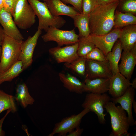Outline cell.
<instances>
[{"instance_id":"6da1fadb","label":"cell","mask_w":136,"mask_h":136,"mask_svg":"<svg viewBox=\"0 0 136 136\" xmlns=\"http://www.w3.org/2000/svg\"><path fill=\"white\" fill-rule=\"evenodd\" d=\"M119 3L117 0L105 5H98L89 14V25L90 34H106L113 28L115 13Z\"/></svg>"},{"instance_id":"7a4b0ae2","label":"cell","mask_w":136,"mask_h":136,"mask_svg":"<svg viewBox=\"0 0 136 136\" xmlns=\"http://www.w3.org/2000/svg\"><path fill=\"white\" fill-rule=\"evenodd\" d=\"M38 19V29L46 32L49 27L59 28L64 25L66 20L61 16H55L51 13L46 2L38 0H28Z\"/></svg>"},{"instance_id":"3957f363","label":"cell","mask_w":136,"mask_h":136,"mask_svg":"<svg viewBox=\"0 0 136 136\" xmlns=\"http://www.w3.org/2000/svg\"><path fill=\"white\" fill-rule=\"evenodd\" d=\"M104 108L110 117L112 132L110 135H129L128 131L130 126L126 111L121 106H116L111 101L107 103Z\"/></svg>"},{"instance_id":"277c9868","label":"cell","mask_w":136,"mask_h":136,"mask_svg":"<svg viewBox=\"0 0 136 136\" xmlns=\"http://www.w3.org/2000/svg\"><path fill=\"white\" fill-rule=\"evenodd\" d=\"M22 41L17 40L5 34L2 45L0 75L18 61Z\"/></svg>"},{"instance_id":"5b68a950","label":"cell","mask_w":136,"mask_h":136,"mask_svg":"<svg viewBox=\"0 0 136 136\" xmlns=\"http://www.w3.org/2000/svg\"><path fill=\"white\" fill-rule=\"evenodd\" d=\"M16 25L26 30L30 28L36 22V15L28 0H18L13 17Z\"/></svg>"},{"instance_id":"8992f818","label":"cell","mask_w":136,"mask_h":136,"mask_svg":"<svg viewBox=\"0 0 136 136\" xmlns=\"http://www.w3.org/2000/svg\"><path fill=\"white\" fill-rule=\"evenodd\" d=\"M110 101V97L106 93H88L81 105L84 109L87 108L94 113L97 115L99 123L104 124L106 123L105 117L106 114L104 113V106Z\"/></svg>"},{"instance_id":"52a82bcc","label":"cell","mask_w":136,"mask_h":136,"mask_svg":"<svg viewBox=\"0 0 136 136\" xmlns=\"http://www.w3.org/2000/svg\"><path fill=\"white\" fill-rule=\"evenodd\" d=\"M79 37L75 32L74 29L71 30H64L54 27H50L46 33L42 36L45 42L54 41L57 46L70 45L78 43Z\"/></svg>"},{"instance_id":"ba28073f","label":"cell","mask_w":136,"mask_h":136,"mask_svg":"<svg viewBox=\"0 0 136 136\" xmlns=\"http://www.w3.org/2000/svg\"><path fill=\"white\" fill-rule=\"evenodd\" d=\"M121 29L114 28L105 35H97L90 34L87 37L84 38L93 43L106 56L111 51L116 42L119 38Z\"/></svg>"},{"instance_id":"9c48e42d","label":"cell","mask_w":136,"mask_h":136,"mask_svg":"<svg viewBox=\"0 0 136 136\" xmlns=\"http://www.w3.org/2000/svg\"><path fill=\"white\" fill-rule=\"evenodd\" d=\"M90 112L88 109H84L77 114L63 118L55 124L53 131L48 136H53L56 134H58V136H66L67 133L79 126L82 118Z\"/></svg>"},{"instance_id":"30bf717a","label":"cell","mask_w":136,"mask_h":136,"mask_svg":"<svg viewBox=\"0 0 136 136\" xmlns=\"http://www.w3.org/2000/svg\"><path fill=\"white\" fill-rule=\"evenodd\" d=\"M42 30L38 29L32 36H29L25 41L22 42L21 50L18 61H22L23 70L32 64L33 52Z\"/></svg>"},{"instance_id":"8fae6325","label":"cell","mask_w":136,"mask_h":136,"mask_svg":"<svg viewBox=\"0 0 136 136\" xmlns=\"http://www.w3.org/2000/svg\"><path fill=\"white\" fill-rule=\"evenodd\" d=\"M112 76L108 62L86 59L85 78L110 79Z\"/></svg>"},{"instance_id":"7c38bea8","label":"cell","mask_w":136,"mask_h":136,"mask_svg":"<svg viewBox=\"0 0 136 136\" xmlns=\"http://www.w3.org/2000/svg\"><path fill=\"white\" fill-rule=\"evenodd\" d=\"M78 42L63 47L57 46L50 48L49 52L58 63H70L79 57L77 53Z\"/></svg>"},{"instance_id":"4fadbf2b","label":"cell","mask_w":136,"mask_h":136,"mask_svg":"<svg viewBox=\"0 0 136 136\" xmlns=\"http://www.w3.org/2000/svg\"><path fill=\"white\" fill-rule=\"evenodd\" d=\"M121 63L118 65L119 72L130 80L136 64V44L129 51L122 52Z\"/></svg>"},{"instance_id":"5bb4252c","label":"cell","mask_w":136,"mask_h":136,"mask_svg":"<svg viewBox=\"0 0 136 136\" xmlns=\"http://www.w3.org/2000/svg\"><path fill=\"white\" fill-rule=\"evenodd\" d=\"M12 17L11 14L3 8L0 10V24L5 34L17 40L22 41L23 37Z\"/></svg>"},{"instance_id":"9a60e30c","label":"cell","mask_w":136,"mask_h":136,"mask_svg":"<svg viewBox=\"0 0 136 136\" xmlns=\"http://www.w3.org/2000/svg\"><path fill=\"white\" fill-rule=\"evenodd\" d=\"M131 85L129 80L119 72L109 79L108 92L112 97L117 98L123 95Z\"/></svg>"},{"instance_id":"2e32d148","label":"cell","mask_w":136,"mask_h":136,"mask_svg":"<svg viewBox=\"0 0 136 136\" xmlns=\"http://www.w3.org/2000/svg\"><path fill=\"white\" fill-rule=\"evenodd\" d=\"M134 89L131 86L129 87L125 92L120 96L116 98H110V101L115 104H119L121 106L127 113L130 126L136 124L132 112V105L134 99Z\"/></svg>"},{"instance_id":"e0dca14e","label":"cell","mask_w":136,"mask_h":136,"mask_svg":"<svg viewBox=\"0 0 136 136\" xmlns=\"http://www.w3.org/2000/svg\"><path fill=\"white\" fill-rule=\"evenodd\" d=\"M83 92L88 93L103 94L108 91L109 79L85 78Z\"/></svg>"},{"instance_id":"ac0fdd59","label":"cell","mask_w":136,"mask_h":136,"mask_svg":"<svg viewBox=\"0 0 136 136\" xmlns=\"http://www.w3.org/2000/svg\"><path fill=\"white\" fill-rule=\"evenodd\" d=\"M46 2L51 14L55 16L63 15L72 18L80 13L74 7L66 5L60 0H50Z\"/></svg>"},{"instance_id":"d6986e66","label":"cell","mask_w":136,"mask_h":136,"mask_svg":"<svg viewBox=\"0 0 136 136\" xmlns=\"http://www.w3.org/2000/svg\"><path fill=\"white\" fill-rule=\"evenodd\" d=\"M119 39L123 51L130 50L136 44V24L129 25L122 28Z\"/></svg>"},{"instance_id":"ffe728a7","label":"cell","mask_w":136,"mask_h":136,"mask_svg":"<svg viewBox=\"0 0 136 136\" xmlns=\"http://www.w3.org/2000/svg\"><path fill=\"white\" fill-rule=\"evenodd\" d=\"M59 76L64 87L69 91L78 94L83 93L84 82H81L77 77L69 73H60Z\"/></svg>"},{"instance_id":"44dd1931","label":"cell","mask_w":136,"mask_h":136,"mask_svg":"<svg viewBox=\"0 0 136 136\" xmlns=\"http://www.w3.org/2000/svg\"><path fill=\"white\" fill-rule=\"evenodd\" d=\"M123 49L119 39L116 42L111 51L106 56L113 75L119 72L118 63Z\"/></svg>"},{"instance_id":"7402d4cb","label":"cell","mask_w":136,"mask_h":136,"mask_svg":"<svg viewBox=\"0 0 136 136\" xmlns=\"http://www.w3.org/2000/svg\"><path fill=\"white\" fill-rule=\"evenodd\" d=\"M72 19L75 26L79 31V37H86L90 34L89 25V14L80 13Z\"/></svg>"},{"instance_id":"603a6c76","label":"cell","mask_w":136,"mask_h":136,"mask_svg":"<svg viewBox=\"0 0 136 136\" xmlns=\"http://www.w3.org/2000/svg\"><path fill=\"white\" fill-rule=\"evenodd\" d=\"M132 24H136L135 15L130 13L122 12L116 9L113 28L121 29Z\"/></svg>"},{"instance_id":"cb8c5ba5","label":"cell","mask_w":136,"mask_h":136,"mask_svg":"<svg viewBox=\"0 0 136 136\" xmlns=\"http://www.w3.org/2000/svg\"><path fill=\"white\" fill-rule=\"evenodd\" d=\"M15 99L24 108L33 104L35 100L29 94L27 87L24 83L18 85L16 89Z\"/></svg>"},{"instance_id":"d4e9b609","label":"cell","mask_w":136,"mask_h":136,"mask_svg":"<svg viewBox=\"0 0 136 136\" xmlns=\"http://www.w3.org/2000/svg\"><path fill=\"white\" fill-rule=\"evenodd\" d=\"M22 61H18L5 72L0 75V85L6 81L10 82L18 76L23 71Z\"/></svg>"},{"instance_id":"484cf974","label":"cell","mask_w":136,"mask_h":136,"mask_svg":"<svg viewBox=\"0 0 136 136\" xmlns=\"http://www.w3.org/2000/svg\"><path fill=\"white\" fill-rule=\"evenodd\" d=\"M8 109L11 110L13 113L17 111L14 97L0 89V114Z\"/></svg>"},{"instance_id":"4316f807","label":"cell","mask_w":136,"mask_h":136,"mask_svg":"<svg viewBox=\"0 0 136 136\" xmlns=\"http://www.w3.org/2000/svg\"><path fill=\"white\" fill-rule=\"evenodd\" d=\"M86 59L81 57L70 63H65L64 65L80 75L85 76L86 74Z\"/></svg>"},{"instance_id":"83f0119b","label":"cell","mask_w":136,"mask_h":136,"mask_svg":"<svg viewBox=\"0 0 136 136\" xmlns=\"http://www.w3.org/2000/svg\"><path fill=\"white\" fill-rule=\"evenodd\" d=\"M79 40L77 54L79 56L84 58L86 56L96 47L93 43L84 37H79Z\"/></svg>"},{"instance_id":"f1b7e54d","label":"cell","mask_w":136,"mask_h":136,"mask_svg":"<svg viewBox=\"0 0 136 136\" xmlns=\"http://www.w3.org/2000/svg\"><path fill=\"white\" fill-rule=\"evenodd\" d=\"M116 9L123 13L129 12L135 15L136 0H118Z\"/></svg>"},{"instance_id":"f546056e","label":"cell","mask_w":136,"mask_h":136,"mask_svg":"<svg viewBox=\"0 0 136 136\" xmlns=\"http://www.w3.org/2000/svg\"><path fill=\"white\" fill-rule=\"evenodd\" d=\"M84 58L86 59L108 62L106 58V56L103 52L96 47L89 52Z\"/></svg>"},{"instance_id":"4dcf8cb0","label":"cell","mask_w":136,"mask_h":136,"mask_svg":"<svg viewBox=\"0 0 136 136\" xmlns=\"http://www.w3.org/2000/svg\"><path fill=\"white\" fill-rule=\"evenodd\" d=\"M98 5L97 0H82V13L89 14Z\"/></svg>"},{"instance_id":"1f68e13d","label":"cell","mask_w":136,"mask_h":136,"mask_svg":"<svg viewBox=\"0 0 136 136\" xmlns=\"http://www.w3.org/2000/svg\"><path fill=\"white\" fill-rule=\"evenodd\" d=\"M18 0H3L4 9L9 12L13 17Z\"/></svg>"},{"instance_id":"d6a6232c","label":"cell","mask_w":136,"mask_h":136,"mask_svg":"<svg viewBox=\"0 0 136 136\" xmlns=\"http://www.w3.org/2000/svg\"><path fill=\"white\" fill-rule=\"evenodd\" d=\"M65 4H70L80 12L82 13V0H60Z\"/></svg>"},{"instance_id":"836d02e7","label":"cell","mask_w":136,"mask_h":136,"mask_svg":"<svg viewBox=\"0 0 136 136\" xmlns=\"http://www.w3.org/2000/svg\"><path fill=\"white\" fill-rule=\"evenodd\" d=\"M83 131V128H81L79 126L76 128V129L69 132L67 136H80Z\"/></svg>"},{"instance_id":"e575fe53","label":"cell","mask_w":136,"mask_h":136,"mask_svg":"<svg viewBox=\"0 0 136 136\" xmlns=\"http://www.w3.org/2000/svg\"><path fill=\"white\" fill-rule=\"evenodd\" d=\"M11 111V110L10 109L7 110L6 113L4 116L0 120V136H4L5 135V132L2 129V125L4 121L6 116Z\"/></svg>"},{"instance_id":"d590c367","label":"cell","mask_w":136,"mask_h":136,"mask_svg":"<svg viewBox=\"0 0 136 136\" xmlns=\"http://www.w3.org/2000/svg\"><path fill=\"white\" fill-rule=\"evenodd\" d=\"M3 28L0 26V60L2 51V44L5 35Z\"/></svg>"},{"instance_id":"8d00e7d4","label":"cell","mask_w":136,"mask_h":136,"mask_svg":"<svg viewBox=\"0 0 136 136\" xmlns=\"http://www.w3.org/2000/svg\"><path fill=\"white\" fill-rule=\"evenodd\" d=\"M117 0H97L98 5H105L113 2Z\"/></svg>"},{"instance_id":"74e56055","label":"cell","mask_w":136,"mask_h":136,"mask_svg":"<svg viewBox=\"0 0 136 136\" xmlns=\"http://www.w3.org/2000/svg\"><path fill=\"white\" fill-rule=\"evenodd\" d=\"M131 86L134 89L136 88V78H135L132 81Z\"/></svg>"},{"instance_id":"f35d334b","label":"cell","mask_w":136,"mask_h":136,"mask_svg":"<svg viewBox=\"0 0 136 136\" xmlns=\"http://www.w3.org/2000/svg\"><path fill=\"white\" fill-rule=\"evenodd\" d=\"M132 107L133 109L134 112L135 113V116L136 115V102L134 99L133 101Z\"/></svg>"},{"instance_id":"ab89813d","label":"cell","mask_w":136,"mask_h":136,"mask_svg":"<svg viewBox=\"0 0 136 136\" xmlns=\"http://www.w3.org/2000/svg\"><path fill=\"white\" fill-rule=\"evenodd\" d=\"M4 8L3 0H0V10Z\"/></svg>"},{"instance_id":"60d3db41","label":"cell","mask_w":136,"mask_h":136,"mask_svg":"<svg viewBox=\"0 0 136 136\" xmlns=\"http://www.w3.org/2000/svg\"><path fill=\"white\" fill-rule=\"evenodd\" d=\"M38 0L40 1H43L45 2H47L50 0Z\"/></svg>"}]
</instances>
